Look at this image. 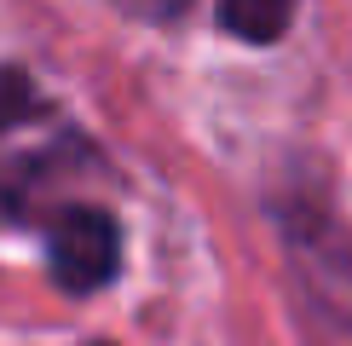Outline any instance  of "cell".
<instances>
[{"label":"cell","mask_w":352,"mask_h":346,"mask_svg":"<svg viewBox=\"0 0 352 346\" xmlns=\"http://www.w3.org/2000/svg\"><path fill=\"white\" fill-rule=\"evenodd\" d=\"M41 249H47V277L58 295L93 300L122 277V225L98 202H64L41 220Z\"/></svg>","instance_id":"obj_1"},{"label":"cell","mask_w":352,"mask_h":346,"mask_svg":"<svg viewBox=\"0 0 352 346\" xmlns=\"http://www.w3.org/2000/svg\"><path fill=\"white\" fill-rule=\"evenodd\" d=\"M300 0H214V23L243 47H277L295 29Z\"/></svg>","instance_id":"obj_2"},{"label":"cell","mask_w":352,"mask_h":346,"mask_svg":"<svg viewBox=\"0 0 352 346\" xmlns=\"http://www.w3.org/2000/svg\"><path fill=\"white\" fill-rule=\"evenodd\" d=\"M47 110H52V98L41 93V81L23 64H0V139L29 127V122H41Z\"/></svg>","instance_id":"obj_3"},{"label":"cell","mask_w":352,"mask_h":346,"mask_svg":"<svg viewBox=\"0 0 352 346\" xmlns=\"http://www.w3.org/2000/svg\"><path fill=\"white\" fill-rule=\"evenodd\" d=\"M144 12H151V18H162V23H173V18H185L190 12V0H139Z\"/></svg>","instance_id":"obj_4"}]
</instances>
